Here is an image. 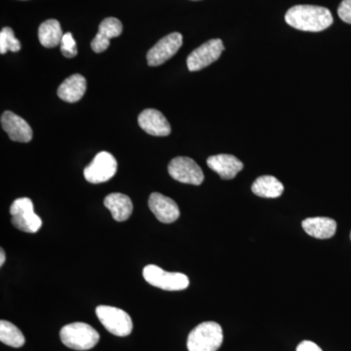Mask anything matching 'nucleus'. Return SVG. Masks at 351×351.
<instances>
[{
	"label": "nucleus",
	"instance_id": "1",
	"mask_svg": "<svg viewBox=\"0 0 351 351\" xmlns=\"http://www.w3.org/2000/svg\"><path fill=\"white\" fill-rule=\"evenodd\" d=\"M285 21L294 29L311 32L324 31L334 22L329 9L315 5L292 7L286 13Z\"/></svg>",
	"mask_w": 351,
	"mask_h": 351
},
{
	"label": "nucleus",
	"instance_id": "2",
	"mask_svg": "<svg viewBox=\"0 0 351 351\" xmlns=\"http://www.w3.org/2000/svg\"><path fill=\"white\" fill-rule=\"evenodd\" d=\"M223 341L221 325L213 321L203 322L189 332V351H217Z\"/></svg>",
	"mask_w": 351,
	"mask_h": 351
},
{
	"label": "nucleus",
	"instance_id": "3",
	"mask_svg": "<svg viewBox=\"0 0 351 351\" xmlns=\"http://www.w3.org/2000/svg\"><path fill=\"white\" fill-rule=\"evenodd\" d=\"M62 343L75 350H89L100 341V335L93 327L83 322L66 325L60 332Z\"/></svg>",
	"mask_w": 351,
	"mask_h": 351
},
{
	"label": "nucleus",
	"instance_id": "4",
	"mask_svg": "<svg viewBox=\"0 0 351 351\" xmlns=\"http://www.w3.org/2000/svg\"><path fill=\"white\" fill-rule=\"evenodd\" d=\"M143 276L154 287L165 291H182L189 285V279L186 274L166 271L156 265H147L143 270Z\"/></svg>",
	"mask_w": 351,
	"mask_h": 351
},
{
	"label": "nucleus",
	"instance_id": "5",
	"mask_svg": "<svg viewBox=\"0 0 351 351\" xmlns=\"http://www.w3.org/2000/svg\"><path fill=\"white\" fill-rule=\"evenodd\" d=\"M11 221L18 230L36 233L43 226V219L34 213V203L27 197L18 198L10 207Z\"/></svg>",
	"mask_w": 351,
	"mask_h": 351
},
{
	"label": "nucleus",
	"instance_id": "6",
	"mask_svg": "<svg viewBox=\"0 0 351 351\" xmlns=\"http://www.w3.org/2000/svg\"><path fill=\"white\" fill-rule=\"evenodd\" d=\"M96 314L103 326L114 336L127 337L133 330L130 315L117 307L99 306Z\"/></svg>",
	"mask_w": 351,
	"mask_h": 351
},
{
	"label": "nucleus",
	"instance_id": "7",
	"mask_svg": "<svg viewBox=\"0 0 351 351\" xmlns=\"http://www.w3.org/2000/svg\"><path fill=\"white\" fill-rule=\"evenodd\" d=\"M117 171V161L112 154L101 152L84 169L85 180L91 184H101L110 181Z\"/></svg>",
	"mask_w": 351,
	"mask_h": 351
},
{
	"label": "nucleus",
	"instance_id": "8",
	"mask_svg": "<svg viewBox=\"0 0 351 351\" xmlns=\"http://www.w3.org/2000/svg\"><path fill=\"white\" fill-rule=\"evenodd\" d=\"M168 172L173 179L182 184L199 186L204 181V174L199 165L189 157H176L171 160Z\"/></svg>",
	"mask_w": 351,
	"mask_h": 351
},
{
	"label": "nucleus",
	"instance_id": "9",
	"mask_svg": "<svg viewBox=\"0 0 351 351\" xmlns=\"http://www.w3.org/2000/svg\"><path fill=\"white\" fill-rule=\"evenodd\" d=\"M225 50L223 41L219 38L211 39L189 54L186 64L191 71H201L213 64L221 57Z\"/></svg>",
	"mask_w": 351,
	"mask_h": 351
},
{
	"label": "nucleus",
	"instance_id": "10",
	"mask_svg": "<svg viewBox=\"0 0 351 351\" xmlns=\"http://www.w3.org/2000/svg\"><path fill=\"white\" fill-rule=\"evenodd\" d=\"M182 45V36L179 32L164 36L147 52V64L151 66H160L174 56Z\"/></svg>",
	"mask_w": 351,
	"mask_h": 351
},
{
	"label": "nucleus",
	"instance_id": "11",
	"mask_svg": "<svg viewBox=\"0 0 351 351\" xmlns=\"http://www.w3.org/2000/svg\"><path fill=\"white\" fill-rule=\"evenodd\" d=\"M2 129L14 142L29 143L32 138V129L19 115L12 112H4L1 115Z\"/></svg>",
	"mask_w": 351,
	"mask_h": 351
},
{
	"label": "nucleus",
	"instance_id": "12",
	"mask_svg": "<svg viewBox=\"0 0 351 351\" xmlns=\"http://www.w3.org/2000/svg\"><path fill=\"white\" fill-rule=\"evenodd\" d=\"M149 209L156 219L163 223H172L180 217V209L177 203L161 193H152L149 199Z\"/></svg>",
	"mask_w": 351,
	"mask_h": 351
},
{
	"label": "nucleus",
	"instance_id": "13",
	"mask_svg": "<svg viewBox=\"0 0 351 351\" xmlns=\"http://www.w3.org/2000/svg\"><path fill=\"white\" fill-rule=\"evenodd\" d=\"M138 125L147 134L156 137L170 135L171 126L163 113L154 108H147L138 117Z\"/></svg>",
	"mask_w": 351,
	"mask_h": 351
},
{
	"label": "nucleus",
	"instance_id": "14",
	"mask_svg": "<svg viewBox=\"0 0 351 351\" xmlns=\"http://www.w3.org/2000/svg\"><path fill=\"white\" fill-rule=\"evenodd\" d=\"M210 169L223 180H232L243 169V163L232 154H217L207 159Z\"/></svg>",
	"mask_w": 351,
	"mask_h": 351
},
{
	"label": "nucleus",
	"instance_id": "15",
	"mask_svg": "<svg viewBox=\"0 0 351 351\" xmlns=\"http://www.w3.org/2000/svg\"><path fill=\"white\" fill-rule=\"evenodd\" d=\"M122 34L121 22L117 18H107L101 23L99 32L91 43L95 53H101L108 49L110 40Z\"/></svg>",
	"mask_w": 351,
	"mask_h": 351
},
{
	"label": "nucleus",
	"instance_id": "16",
	"mask_svg": "<svg viewBox=\"0 0 351 351\" xmlns=\"http://www.w3.org/2000/svg\"><path fill=\"white\" fill-rule=\"evenodd\" d=\"M302 225L307 234L318 239H331L337 230L336 221L326 217L307 218L302 221Z\"/></svg>",
	"mask_w": 351,
	"mask_h": 351
},
{
	"label": "nucleus",
	"instance_id": "17",
	"mask_svg": "<svg viewBox=\"0 0 351 351\" xmlns=\"http://www.w3.org/2000/svg\"><path fill=\"white\" fill-rule=\"evenodd\" d=\"M87 82L84 76L73 75L69 76L58 89V96L66 103H76L82 100L86 92Z\"/></svg>",
	"mask_w": 351,
	"mask_h": 351
},
{
	"label": "nucleus",
	"instance_id": "18",
	"mask_svg": "<svg viewBox=\"0 0 351 351\" xmlns=\"http://www.w3.org/2000/svg\"><path fill=\"white\" fill-rule=\"evenodd\" d=\"M104 204L110 210L112 218L117 221H127L133 212L130 198L123 193H110L104 200Z\"/></svg>",
	"mask_w": 351,
	"mask_h": 351
},
{
	"label": "nucleus",
	"instance_id": "19",
	"mask_svg": "<svg viewBox=\"0 0 351 351\" xmlns=\"http://www.w3.org/2000/svg\"><path fill=\"white\" fill-rule=\"evenodd\" d=\"M252 191L260 197L277 198L282 195L284 186L274 176H262L254 182Z\"/></svg>",
	"mask_w": 351,
	"mask_h": 351
},
{
	"label": "nucleus",
	"instance_id": "20",
	"mask_svg": "<svg viewBox=\"0 0 351 351\" xmlns=\"http://www.w3.org/2000/svg\"><path fill=\"white\" fill-rule=\"evenodd\" d=\"M64 34L61 25L57 20L45 21L38 29V39L46 48H54L61 44Z\"/></svg>",
	"mask_w": 351,
	"mask_h": 351
},
{
	"label": "nucleus",
	"instance_id": "21",
	"mask_svg": "<svg viewBox=\"0 0 351 351\" xmlns=\"http://www.w3.org/2000/svg\"><path fill=\"white\" fill-rule=\"evenodd\" d=\"M0 341L4 345L12 348H22L25 345V339L19 328L6 320L0 321Z\"/></svg>",
	"mask_w": 351,
	"mask_h": 351
},
{
	"label": "nucleus",
	"instance_id": "22",
	"mask_svg": "<svg viewBox=\"0 0 351 351\" xmlns=\"http://www.w3.org/2000/svg\"><path fill=\"white\" fill-rule=\"evenodd\" d=\"M21 50V43L16 38L11 27H3L0 32V53L2 55L7 52H18Z\"/></svg>",
	"mask_w": 351,
	"mask_h": 351
},
{
	"label": "nucleus",
	"instance_id": "23",
	"mask_svg": "<svg viewBox=\"0 0 351 351\" xmlns=\"http://www.w3.org/2000/svg\"><path fill=\"white\" fill-rule=\"evenodd\" d=\"M61 52L64 57L73 58L77 55V49H76V43L71 32H66L62 38Z\"/></svg>",
	"mask_w": 351,
	"mask_h": 351
},
{
	"label": "nucleus",
	"instance_id": "24",
	"mask_svg": "<svg viewBox=\"0 0 351 351\" xmlns=\"http://www.w3.org/2000/svg\"><path fill=\"white\" fill-rule=\"evenodd\" d=\"M338 14L343 22L351 25V0H343L339 4Z\"/></svg>",
	"mask_w": 351,
	"mask_h": 351
},
{
	"label": "nucleus",
	"instance_id": "25",
	"mask_svg": "<svg viewBox=\"0 0 351 351\" xmlns=\"http://www.w3.org/2000/svg\"><path fill=\"white\" fill-rule=\"evenodd\" d=\"M295 351H323L319 346L314 343L313 341H304L298 346Z\"/></svg>",
	"mask_w": 351,
	"mask_h": 351
},
{
	"label": "nucleus",
	"instance_id": "26",
	"mask_svg": "<svg viewBox=\"0 0 351 351\" xmlns=\"http://www.w3.org/2000/svg\"><path fill=\"white\" fill-rule=\"evenodd\" d=\"M4 263H5V253H4L3 249H1L0 251V267H2Z\"/></svg>",
	"mask_w": 351,
	"mask_h": 351
},
{
	"label": "nucleus",
	"instance_id": "27",
	"mask_svg": "<svg viewBox=\"0 0 351 351\" xmlns=\"http://www.w3.org/2000/svg\"><path fill=\"white\" fill-rule=\"evenodd\" d=\"M350 240H351V232H350Z\"/></svg>",
	"mask_w": 351,
	"mask_h": 351
}]
</instances>
